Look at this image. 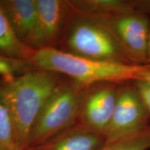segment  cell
I'll return each mask as SVG.
<instances>
[{"instance_id":"1","label":"cell","mask_w":150,"mask_h":150,"mask_svg":"<svg viewBox=\"0 0 150 150\" xmlns=\"http://www.w3.org/2000/svg\"><path fill=\"white\" fill-rule=\"evenodd\" d=\"M58 84L56 73L43 70L27 72L10 82H0V100L12 119L17 150L29 147L33 125Z\"/></svg>"},{"instance_id":"2","label":"cell","mask_w":150,"mask_h":150,"mask_svg":"<svg viewBox=\"0 0 150 150\" xmlns=\"http://www.w3.org/2000/svg\"><path fill=\"white\" fill-rule=\"evenodd\" d=\"M29 62L40 70L67 75L80 86L133 82L140 79L142 73L150 69V65L88 59L52 47L35 50Z\"/></svg>"},{"instance_id":"3","label":"cell","mask_w":150,"mask_h":150,"mask_svg":"<svg viewBox=\"0 0 150 150\" xmlns=\"http://www.w3.org/2000/svg\"><path fill=\"white\" fill-rule=\"evenodd\" d=\"M84 97L81 88L69 83L58 84L33 125L28 148L40 145L74 126L81 115Z\"/></svg>"},{"instance_id":"4","label":"cell","mask_w":150,"mask_h":150,"mask_svg":"<svg viewBox=\"0 0 150 150\" xmlns=\"http://www.w3.org/2000/svg\"><path fill=\"white\" fill-rule=\"evenodd\" d=\"M79 14L67 33L70 53L99 61L134 64L100 20Z\"/></svg>"},{"instance_id":"5","label":"cell","mask_w":150,"mask_h":150,"mask_svg":"<svg viewBox=\"0 0 150 150\" xmlns=\"http://www.w3.org/2000/svg\"><path fill=\"white\" fill-rule=\"evenodd\" d=\"M97 19L108 28L134 64L147 65L150 18L134 11Z\"/></svg>"},{"instance_id":"6","label":"cell","mask_w":150,"mask_h":150,"mask_svg":"<svg viewBox=\"0 0 150 150\" xmlns=\"http://www.w3.org/2000/svg\"><path fill=\"white\" fill-rule=\"evenodd\" d=\"M150 114L132 82L120 86L116 106L104 136L114 141L149 125Z\"/></svg>"},{"instance_id":"7","label":"cell","mask_w":150,"mask_h":150,"mask_svg":"<svg viewBox=\"0 0 150 150\" xmlns=\"http://www.w3.org/2000/svg\"><path fill=\"white\" fill-rule=\"evenodd\" d=\"M118 83H102L84 97L81 124L104 136L115 110L120 87Z\"/></svg>"},{"instance_id":"8","label":"cell","mask_w":150,"mask_h":150,"mask_svg":"<svg viewBox=\"0 0 150 150\" xmlns=\"http://www.w3.org/2000/svg\"><path fill=\"white\" fill-rule=\"evenodd\" d=\"M37 16L31 47L34 50L50 47L61 31L67 1L35 0Z\"/></svg>"},{"instance_id":"9","label":"cell","mask_w":150,"mask_h":150,"mask_svg":"<svg viewBox=\"0 0 150 150\" xmlns=\"http://www.w3.org/2000/svg\"><path fill=\"white\" fill-rule=\"evenodd\" d=\"M105 144L104 135L80 123L40 145L26 150H99Z\"/></svg>"},{"instance_id":"10","label":"cell","mask_w":150,"mask_h":150,"mask_svg":"<svg viewBox=\"0 0 150 150\" xmlns=\"http://www.w3.org/2000/svg\"><path fill=\"white\" fill-rule=\"evenodd\" d=\"M0 5L18 37L31 47L37 16L35 0H0Z\"/></svg>"},{"instance_id":"11","label":"cell","mask_w":150,"mask_h":150,"mask_svg":"<svg viewBox=\"0 0 150 150\" xmlns=\"http://www.w3.org/2000/svg\"><path fill=\"white\" fill-rule=\"evenodd\" d=\"M79 13L104 18L134 11L131 0H76L67 1Z\"/></svg>"},{"instance_id":"12","label":"cell","mask_w":150,"mask_h":150,"mask_svg":"<svg viewBox=\"0 0 150 150\" xmlns=\"http://www.w3.org/2000/svg\"><path fill=\"white\" fill-rule=\"evenodd\" d=\"M34 52L18 37L0 5V55L29 61Z\"/></svg>"},{"instance_id":"13","label":"cell","mask_w":150,"mask_h":150,"mask_svg":"<svg viewBox=\"0 0 150 150\" xmlns=\"http://www.w3.org/2000/svg\"><path fill=\"white\" fill-rule=\"evenodd\" d=\"M150 125L145 128L114 140L106 142L99 150H149Z\"/></svg>"},{"instance_id":"14","label":"cell","mask_w":150,"mask_h":150,"mask_svg":"<svg viewBox=\"0 0 150 150\" xmlns=\"http://www.w3.org/2000/svg\"><path fill=\"white\" fill-rule=\"evenodd\" d=\"M0 150H17L12 119L0 100Z\"/></svg>"},{"instance_id":"15","label":"cell","mask_w":150,"mask_h":150,"mask_svg":"<svg viewBox=\"0 0 150 150\" xmlns=\"http://www.w3.org/2000/svg\"><path fill=\"white\" fill-rule=\"evenodd\" d=\"M28 61L6 57L0 55V76L1 81L10 82L27 70Z\"/></svg>"},{"instance_id":"16","label":"cell","mask_w":150,"mask_h":150,"mask_svg":"<svg viewBox=\"0 0 150 150\" xmlns=\"http://www.w3.org/2000/svg\"><path fill=\"white\" fill-rule=\"evenodd\" d=\"M132 83L150 114V83L142 79L136 80Z\"/></svg>"},{"instance_id":"17","label":"cell","mask_w":150,"mask_h":150,"mask_svg":"<svg viewBox=\"0 0 150 150\" xmlns=\"http://www.w3.org/2000/svg\"><path fill=\"white\" fill-rule=\"evenodd\" d=\"M134 11L150 18V0H131Z\"/></svg>"},{"instance_id":"18","label":"cell","mask_w":150,"mask_h":150,"mask_svg":"<svg viewBox=\"0 0 150 150\" xmlns=\"http://www.w3.org/2000/svg\"><path fill=\"white\" fill-rule=\"evenodd\" d=\"M140 79L145 80V81H146L150 83V69L142 73L141 78H140Z\"/></svg>"},{"instance_id":"19","label":"cell","mask_w":150,"mask_h":150,"mask_svg":"<svg viewBox=\"0 0 150 150\" xmlns=\"http://www.w3.org/2000/svg\"><path fill=\"white\" fill-rule=\"evenodd\" d=\"M147 65H150V27H149V36H148Z\"/></svg>"}]
</instances>
